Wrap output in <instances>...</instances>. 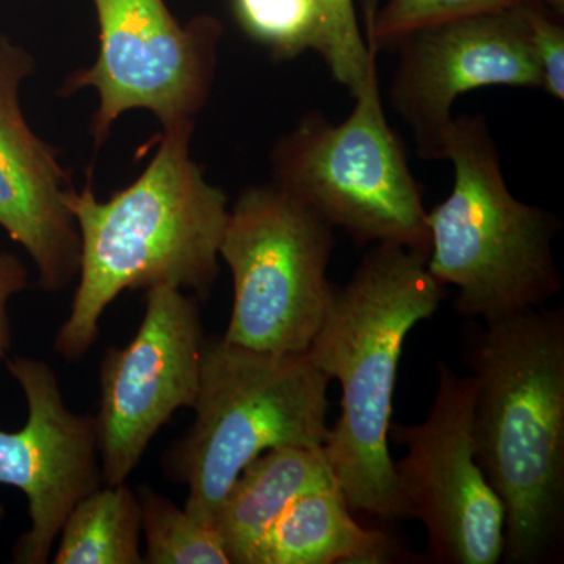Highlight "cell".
<instances>
[{"label": "cell", "mask_w": 564, "mask_h": 564, "mask_svg": "<svg viewBox=\"0 0 564 564\" xmlns=\"http://www.w3.org/2000/svg\"><path fill=\"white\" fill-rule=\"evenodd\" d=\"M329 383L310 351L278 355L206 339L195 422L165 455L169 473L187 486L185 511L214 527L226 492L263 452L323 447Z\"/></svg>", "instance_id": "5b68a950"}, {"label": "cell", "mask_w": 564, "mask_h": 564, "mask_svg": "<svg viewBox=\"0 0 564 564\" xmlns=\"http://www.w3.org/2000/svg\"><path fill=\"white\" fill-rule=\"evenodd\" d=\"M328 486L339 485L325 447L272 448L248 464L214 519L231 564H248L252 549L293 500Z\"/></svg>", "instance_id": "9a60e30c"}, {"label": "cell", "mask_w": 564, "mask_h": 564, "mask_svg": "<svg viewBox=\"0 0 564 564\" xmlns=\"http://www.w3.org/2000/svg\"><path fill=\"white\" fill-rule=\"evenodd\" d=\"M529 0H389L367 13V35L378 52L392 47L408 33L477 14L514 9Z\"/></svg>", "instance_id": "ffe728a7"}, {"label": "cell", "mask_w": 564, "mask_h": 564, "mask_svg": "<svg viewBox=\"0 0 564 564\" xmlns=\"http://www.w3.org/2000/svg\"><path fill=\"white\" fill-rule=\"evenodd\" d=\"M397 555L391 538L356 522L339 486H328L293 500L252 549L248 564H381Z\"/></svg>", "instance_id": "5bb4252c"}, {"label": "cell", "mask_w": 564, "mask_h": 564, "mask_svg": "<svg viewBox=\"0 0 564 564\" xmlns=\"http://www.w3.org/2000/svg\"><path fill=\"white\" fill-rule=\"evenodd\" d=\"M29 288L28 267L13 252L0 251V362H6L13 347L9 304Z\"/></svg>", "instance_id": "7402d4cb"}, {"label": "cell", "mask_w": 564, "mask_h": 564, "mask_svg": "<svg viewBox=\"0 0 564 564\" xmlns=\"http://www.w3.org/2000/svg\"><path fill=\"white\" fill-rule=\"evenodd\" d=\"M524 21L527 39L541 74V90L556 101H564V28L558 14H549L547 7L529 0L516 7Z\"/></svg>", "instance_id": "44dd1931"}, {"label": "cell", "mask_w": 564, "mask_h": 564, "mask_svg": "<svg viewBox=\"0 0 564 564\" xmlns=\"http://www.w3.org/2000/svg\"><path fill=\"white\" fill-rule=\"evenodd\" d=\"M139 497L128 485H102L70 511L55 564H144Z\"/></svg>", "instance_id": "2e32d148"}, {"label": "cell", "mask_w": 564, "mask_h": 564, "mask_svg": "<svg viewBox=\"0 0 564 564\" xmlns=\"http://www.w3.org/2000/svg\"><path fill=\"white\" fill-rule=\"evenodd\" d=\"M193 121L165 129L143 174L109 202L70 192L80 236L79 284L54 339L65 361L91 350L99 322L121 292L158 285L209 295L217 281L228 198L191 155Z\"/></svg>", "instance_id": "6da1fadb"}, {"label": "cell", "mask_w": 564, "mask_h": 564, "mask_svg": "<svg viewBox=\"0 0 564 564\" xmlns=\"http://www.w3.org/2000/svg\"><path fill=\"white\" fill-rule=\"evenodd\" d=\"M429 254L375 243L344 288L334 285L311 358L340 384V415L323 445L352 513L404 521L389 454L392 400L408 334L432 317L444 285Z\"/></svg>", "instance_id": "7a4b0ae2"}, {"label": "cell", "mask_w": 564, "mask_h": 564, "mask_svg": "<svg viewBox=\"0 0 564 564\" xmlns=\"http://www.w3.org/2000/svg\"><path fill=\"white\" fill-rule=\"evenodd\" d=\"M137 497L144 564H231L214 527L196 521L150 485L140 486Z\"/></svg>", "instance_id": "e0dca14e"}, {"label": "cell", "mask_w": 564, "mask_h": 564, "mask_svg": "<svg viewBox=\"0 0 564 564\" xmlns=\"http://www.w3.org/2000/svg\"><path fill=\"white\" fill-rule=\"evenodd\" d=\"M7 510L6 505L0 503V524H2L3 519H6Z\"/></svg>", "instance_id": "cb8c5ba5"}, {"label": "cell", "mask_w": 564, "mask_h": 564, "mask_svg": "<svg viewBox=\"0 0 564 564\" xmlns=\"http://www.w3.org/2000/svg\"><path fill=\"white\" fill-rule=\"evenodd\" d=\"M6 366L28 403L22 429H0V486L24 494L31 521L11 558L46 564L70 511L104 485L98 423L96 415L66 406L57 373L46 361L9 356Z\"/></svg>", "instance_id": "8fae6325"}, {"label": "cell", "mask_w": 564, "mask_h": 564, "mask_svg": "<svg viewBox=\"0 0 564 564\" xmlns=\"http://www.w3.org/2000/svg\"><path fill=\"white\" fill-rule=\"evenodd\" d=\"M32 68L28 52L0 40V228L35 263L41 288L62 292L79 273L80 236L73 182L22 115L21 82Z\"/></svg>", "instance_id": "4fadbf2b"}, {"label": "cell", "mask_w": 564, "mask_h": 564, "mask_svg": "<svg viewBox=\"0 0 564 564\" xmlns=\"http://www.w3.org/2000/svg\"><path fill=\"white\" fill-rule=\"evenodd\" d=\"M101 50L95 65L76 70L62 91L91 87L99 109L91 121L101 144L124 111L150 110L163 129L193 121L209 93L220 25L182 28L163 0H95Z\"/></svg>", "instance_id": "9c48e42d"}, {"label": "cell", "mask_w": 564, "mask_h": 564, "mask_svg": "<svg viewBox=\"0 0 564 564\" xmlns=\"http://www.w3.org/2000/svg\"><path fill=\"white\" fill-rule=\"evenodd\" d=\"M236 10L245 31L281 61L317 50L314 0H236Z\"/></svg>", "instance_id": "ac0fdd59"}, {"label": "cell", "mask_w": 564, "mask_h": 564, "mask_svg": "<svg viewBox=\"0 0 564 564\" xmlns=\"http://www.w3.org/2000/svg\"><path fill=\"white\" fill-rule=\"evenodd\" d=\"M204 343L198 296L166 285L148 289L135 336L124 347H110L101 362L96 423L104 485L126 484L173 414L193 410Z\"/></svg>", "instance_id": "30bf717a"}, {"label": "cell", "mask_w": 564, "mask_h": 564, "mask_svg": "<svg viewBox=\"0 0 564 564\" xmlns=\"http://www.w3.org/2000/svg\"><path fill=\"white\" fill-rule=\"evenodd\" d=\"M475 462L505 510L508 562H543L564 521V314L486 323L470 352Z\"/></svg>", "instance_id": "3957f363"}, {"label": "cell", "mask_w": 564, "mask_h": 564, "mask_svg": "<svg viewBox=\"0 0 564 564\" xmlns=\"http://www.w3.org/2000/svg\"><path fill=\"white\" fill-rule=\"evenodd\" d=\"M538 2L543 3V6L547 7L549 10L554 11L555 14L563 18L564 0H538Z\"/></svg>", "instance_id": "603a6c76"}, {"label": "cell", "mask_w": 564, "mask_h": 564, "mask_svg": "<svg viewBox=\"0 0 564 564\" xmlns=\"http://www.w3.org/2000/svg\"><path fill=\"white\" fill-rule=\"evenodd\" d=\"M441 159L454 165V187L426 215V269L458 291L455 310L492 323L558 295L563 280L552 250L558 218L514 198L484 115L454 117Z\"/></svg>", "instance_id": "277c9868"}, {"label": "cell", "mask_w": 564, "mask_h": 564, "mask_svg": "<svg viewBox=\"0 0 564 564\" xmlns=\"http://www.w3.org/2000/svg\"><path fill=\"white\" fill-rule=\"evenodd\" d=\"M477 380L437 364V391L425 421L391 425L406 448L393 462L404 521L417 519L429 554L447 564H497L505 552V510L475 462L473 414Z\"/></svg>", "instance_id": "ba28073f"}, {"label": "cell", "mask_w": 564, "mask_h": 564, "mask_svg": "<svg viewBox=\"0 0 564 564\" xmlns=\"http://www.w3.org/2000/svg\"><path fill=\"white\" fill-rule=\"evenodd\" d=\"M392 47L399 51V62L389 102L411 129L425 161H440L444 133L454 120L452 107L464 93L499 85L541 88L540 69L516 7L429 25Z\"/></svg>", "instance_id": "7c38bea8"}, {"label": "cell", "mask_w": 564, "mask_h": 564, "mask_svg": "<svg viewBox=\"0 0 564 564\" xmlns=\"http://www.w3.org/2000/svg\"><path fill=\"white\" fill-rule=\"evenodd\" d=\"M333 248L332 226L291 192L274 182L245 188L220 243L234 281L223 339L278 355L310 350L334 288Z\"/></svg>", "instance_id": "52a82bcc"}, {"label": "cell", "mask_w": 564, "mask_h": 564, "mask_svg": "<svg viewBox=\"0 0 564 564\" xmlns=\"http://www.w3.org/2000/svg\"><path fill=\"white\" fill-rule=\"evenodd\" d=\"M318 14L317 51L337 84L355 93L377 61L378 50L359 28L355 0H314Z\"/></svg>", "instance_id": "d6986e66"}, {"label": "cell", "mask_w": 564, "mask_h": 564, "mask_svg": "<svg viewBox=\"0 0 564 564\" xmlns=\"http://www.w3.org/2000/svg\"><path fill=\"white\" fill-rule=\"evenodd\" d=\"M347 120L307 113L272 154L273 182L359 243H397L430 252L421 188L402 140L386 118L377 61Z\"/></svg>", "instance_id": "8992f818"}]
</instances>
